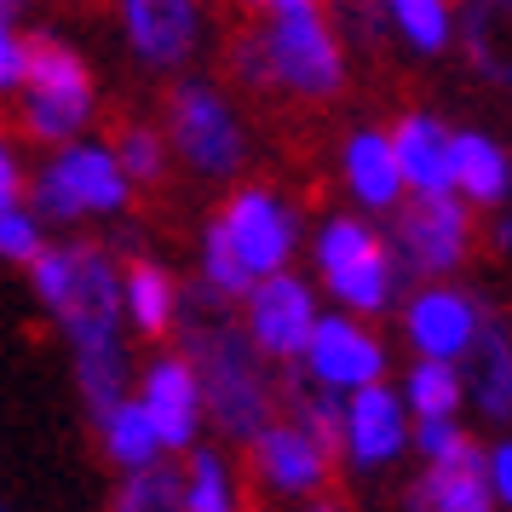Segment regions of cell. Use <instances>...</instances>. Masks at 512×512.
Here are the masks:
<instances>
[{
  "instance_id": "1",
  "label": "cell",
  "mask_w": 512,
  "mask_h": 512,
  "mask_svg": "<svg viewBox=\"0 0 512 512\" xmlns=\"http://www.w3.org/2000/svg\"><path fill=\"white\" fill-rule=\"evenodd\" d=\"M208 311L185 323V357L196 380H202V403H208L213 426L236 443H254L265 426H271V386L259 374V357L248 346V334L236 323H225L213 305L225 300L213 282H196Z\"/></svg>"
},
{
  "instance_id": "2",
  "label": "cell",
  "mask_w": 512,
  "mask_h": 512,
  "mask_svg": "<svg viewBox=\"0 0 512 512\" xmlns=\"http://www.w3.org/2000/svg\"><path fill=\"white\" fill-rule=\"evenodd\" d=\"M277 87L294 98H334L346 81L340 35L328 29L323 0H254Z\"/></svg>"
},
{
  "instance_id": "3",
  "label": "cell",
  "mask_w": 512,
  "mask_h": 512,
  "mask_svg": "<svg viewBox=\"0 0 512 512\" xmlns=\"http://www.w3.org/2000/svg\"><path fill=\"white\" fill-rule=\"evenodd\" d=\"M317 265H323V282L351 311H386L397 300V282L409 277V265L397 259V248H386L351 213H340V219L323 225V236H317Z\"/></svg>"
},
{
  "instance_id": "4",
  "label": "cell",
  "mask_w": 512,
  "mask_h": 512,
  "mask_svg": "<svg viewBox=\"0 0 512 512\" xmlns=\"http://www.w3.org/2000/svg\"><path fill=\"white\" fill-rule=\"evenodd\" d=\"M93 116V70L58 35H29V81H24V133L29 139H70Z\"/></svg>"
},
{
  "instance_id": "5",
  "label": "cell",
  "mask_w": 512,
  "mask_h": 512,
  "mask_svg": "<svg viewBox=\"0 0 512 512\" xmlns=\"http://www.w3.org/2000/svg\"><path fill=\"white\" fill-rule=\"evenodd\" d=\"M127 167L116 150H98V144H70L58 162L35 179V202L41 225H70L81 213H116L127 202Z\"/></svg>"
},
{
  "instance_id": "6",
  "label": "cell",
  "mask_w": 512,
  "mask_h": 512,
  "mask_svg": "<svg viewBox=\"0 0 512 512\" xmlns=\"http://www.w3.org/2000/svg\"><path fill=\"white\" fill-rule=\"evenodd\" d=\"M167 133L179 144V156L208 179H231L242 167V127L225 110V98L202 81H179L167 93Z\"/></svg>"
},
{
  "instance_id": "7",
  "label": "cell",
  "mask_w": 512,
  "mask_h": 512,
  "mask_svg": "<svg viewBox=\"0 0 512 512\" xmlns=\"http://www.w3.org/2000/svg\"><path fill=\"white\" fill-rule=\"evenodd\" d=\"M466 242H472V225H466V208H461L455 190H415V202L397 208L392 248L409 271H420V277L455 271L466 259Z\"/></svg>"
},
{
  "instance_id": "8",
  "label": "cell",
  "mask_w": 512,
  "mask_h": 512,
  "mask_svg": "<svg viewBox=\"0 0 512 512\" xmlns=\"http://www.w3.org/2000/svg\"><path fill=\"white\" fill-rule=\"evenodd\" d=\"M317 323H323V317H317L311 288H305L300 277L271 271V277L254 282V294H248V334H254V346L265 351V357H282V363L305 357Z\"/></svg>"
},
{
  "instance_id": "9",
  "label": "cell",
  "mask_w": 512,
  "mask_h": 512,
  "mask_svg": "<svg viewBox=\"0 0 512 512\" xmlns=\"http://www.w3.org/2000/svg\"><path fill=\"white\" fill-rule=\"evenodd\" d=\"M219 219H225L236 254H242V265L254 277H271V271L288 265V254H294V213L282 208L271 190H236L219 208Z\"/></svg>"
},
{
  "instance_id": "10",
  "label": "cell",
  "mask_w": 512,
  "mask_h": 512,
  "mask_svg": "<svg viewBox=\"0 0 512 512\" xmlns=\"http://www.w3.org/2000/svg\"><path fill=\"white\" fill-rule=\"evenodd\" d=\"M121 300H127V282L116 277L110 254L93 248V242H75V288H70V300H64V311H58V323H64V334H70V346L116 334Z\"/></svg>"
},
{
  "instance_id": "11",
  "label": "cell",
  "mask_w": 512,
  "mask_h": 512,
  "mask_svg": "<svg viewBox=\"0 0 512 512\" xmlns=\"http://www.w3.org/2000/svg\"><path fill=\"white\" fill-rule=\"evenodd\" d=\"M121 24H127L133 52L144 64H156V70L185 64L196 35H202L196 0H121Z\"/></svg>"
},
{
  "instance_id": "12",
  "label": "cell",
  "mask_w": 512,
  "mask_h": 512,
  "mask_svg": "<svg viewBox=\"0 0 512 512\" xmlns=\"http://www.w3.org/2000/svg\"><path fill=\"white\" fill-rule=\"evenodd\" d=\"M328 466H334V455L305 432L300 420L265 426V432L254 438V472L271 489H282V495H311V489H323Z\"/></svg>"
},
{
  "instance_id": "13",
  "label": "cell",
  "mask_w": 512,
  "mask_h": 512,
  "mask_svg": "<svg viewBox=\"0 0 512 512\" xmlns=\"http://www.w3.org/2000/svg\"><path fill=\"white\" fill-rule=\"evenodd\" d=\"M305 363H311V380H323L334 392H363L386 369L380 346L357 323H346V317H323L317 323L311 346H305Z\"/></svg>"
},
{
  "instance_id": "14",
  "label": "cell",
  "mask_w": 512,
  "mask_h": 512,
  "mask_svg": "<svg viewBox=\"0 0 512 512\" xmlns=\"http://www.w3.org/2000/svg\"><path fill=\"white\" fill-rule=\"evenodd\" d=\"M144 409L156 420V432H162L167 449H190L196 438V415L208 409L202 403V380L190 369V357H156L150 369H144Z\"/></svg>"
},
{
  "instance_id": "15",
  "label": "cell",
  "mask_w": 512,
  "mask_h": 512,
  "mask_svg": "<svg viewBox=\"0 0 512 512\" xmlns=\"http://www.w3.org/2000/svg\"><path fill=\"white\" fill-rule=\"evenodd\" d=\"M489 495H495V484L484 472V455H478V443H466L455 461H432L409 484L403 512H495Z\"/></svg>"
},
{
  "instance_id": "16",
  "label": "cell",
  "mask_w": 512,
  "mask_h": 512,
  "mask_svg": "<svg viewBox=\"0 0 512 512\" xmlns=\"http://www.w3.org/2000/svg\"><path fill=\"white\" fill-rule=\"evenodd\" d=\"M403 323H409V340L420 346V357H461L484 323V311H472V300L455 288H420Z\"/></svg>"
},
{
  "instance_id": "17",
  "label": "cell",
  "mask_w": 512,
  "mask_h": 512,
  "mask_svg": "<svg viewBox=\"0 0 512 512\" xmlns=\"http://www.w3.org/2000/svg\"><path fill=\"white\" fill-rule=\"evenodd\" d=\"M346 432H351V461L357 466H386L397 461V449L409 443V420H403V397L392 386H363V392L351 397L346 409Z\"/></svg>"
},
{
  "instance_id": "18",
  "label": "cell",
  "mask_w": 512,
  "mask_h": 512,
  "mask_svg": "<svg viewBox=\"0 0 512 512\" xmlns=\"http://www.w3.org/2000/svg\"><path fill=\"white\" fill-rule=\"evenodd\" d=\"M403 185L409 190H455V133L432 116H403L392 127Z\"/></svg>"
},
{
  "instance_id": "19",
  "label": "cell",
  "mask_w": 512,
  "mask_h": 512,
  "mask_svg": "<svg viewBox=\"0 0 512 512\" xmlns=\"http://www.w3.org/2000/svg\"><path fill=\"white\" fill-rule=\"evenodd\" d=\"M466 386L489 420H512V334L501 317H484L472 346H466Z\"/></svg>"
},
{
  "instance_id": "20",
  "label": "cell",
  "mask_w": 512,
  "mask_h": 512,
  "mask_svg": "<svg viewBox=\"0 0 512 512\" xmlns=\"http://www.w3.org/2000/svg\"><path fill=\"white\" fill-rule=\"evenodd\" d=\"M461 29L472 70H484L495 87H512V0H466Z\"/></svg>"
},
{
  "instance_id": "21",
  "label": "cell",
  "mask_w": 512,
  "mask_h": 512,
  "mask_svg": "<svg viewBox=\"0 0 512 512\" xmlns=\"http://www.w3.org/2000/svg\"><path fill=\"white\" fill-rule=\"evenodd\" d=\"M346 179L357 190V202L369 208H397L403 196V162H397V144L386 133H357L346 144Z\"/></svg>"
},
{
  "instance_id": "22",
  "label": "cell",
  "mask_w": 512,
  "mask_h": 512,
  "mask_svg": "<svg viewBox=\"0 0 512 512\" xmlns=\"http://www.w3.org/2000/svg\"><path fill=\"white\" fill-rule=\"evenodd\" d=\"M455 190L478 208L501 202L512 190V162L489 133H455Z\"/></svg>"
},
{
  "instance_id": "23",
  "label": "cell",
  "mask_w": 512,
  "mask_h": 512,
  "mask_svg": "<svg viewBox=\"0 0 512 512\" xmlns=\"http://www.w3.org/2000/svg\"><path fill=\"white\" fill-rule=\"evenodd\" d=\"M75 386H81V397H87V409H93L98 420L110 415L116 403H127V363H121L116 334L75 346Z\"/></svg>"
},
{
  "instance_id": "24",
  "label": "cell",
  "mask_w": 512,
  "mask_h": 512,
  "mask_svg": "<svg viewBox=\"0 0 512 512\" xmlns=\"http://www.w3.org/2000/svg\"><path fill=\"white\" fill-rule=\"evenodd\" d=\"M110 512H190V472H179L167 461L133 466L127 484L116 489Z\"/></svg>"
},
{
  "instance_id": "25",
  "label": "cell",
  "mask_w": 512,
  "mask_h": 512,
  "mask_svg": "<svg viewBox=\"0 0 512 512\" xmlns=\"http://www.w3.org/2000/svg\"><path fill=\"white\" fill-rule=\"evenodd\" d=\"M127 317H133L150 340L167 334L173 317H179V288H173V277H167L156 259H133V265H127Z\"/></svg>"
},
{
  "instance_id": "26",
  "label": "cell",
  "mask_w": 512,
  "mask_h": 512,
  "mask_svg": "<svg viewBox=\"0 0 512 512\" xmlns=\"http://www.w3.org/2000/svg\"><path fill=\"white\" fill-rule=\"evenodd\" d=\"M98 432H104V455L121 466H150L156 461V449H167L162 432H156V420H150V409L139 403H116L110 415L98 420Z\"/></svg>"
},
{
  "instance_id": "27",
  "label": "cell",
  "mask_w": 512,
  "mask_h": 512,
  "mask_svg": "<svg viewBox=\"0 0 512 512\" xmlns=\"http://www.w3.org/2000/svg\"><path fill=\"white\" fill-rule=\"evenodd\" d=\"M288 403H294V420H300L305 432L323 443L334 461H340V443H351V432H346L340 403H334V386H323V380H311V386H305L300 374H288Z\"/></svg>"
},
{
  "instance_id": "28",
  "label": "cell",
  "mask_w": 512,
  "mask_h": 512,
  "mask_svg": "<svg viewBox=\"0 0 512 512\" xmlns=\"http://www.w3.org/2000/svg\"><path fill=\"white\" fill-rule=\"evenodd\" d=\"M461 374H455V363L449 357H426V363H415V374H409V409H415L420 420H438V415H455L461 409Z\"/></svg>"
},
{
  "instance_id": "29",
  "label": "cell",
  "mask_w": 512,
  "mask_h": 512,
  "mask_svg": "<svg viewBox=\"0 0 512 512\" xmlns=\"http://www.w3.org/2000/svg\"><path fill=\"white\" fill-rule=\"evenodd\" d=\"M202 282H213L225 300H248V294H254V271L242 265L231 231H225V219H213L208 236H202Z\"/></svg>"
},
{
  "instance_id": "30",
  "label": "cell",
  "mask_w": 512,
  "mask_h": 512,
  "mask_svg": "<svg viewBox=\"0 0 512 512\" xmlns=\"http://www.w3.org/2000/svg\"><path fill=\"white\" fill-rule=\"evenodd\" d=\"M392 24L415 41L420 52H443L449 47V0H392Z\"/></svg>"
},
{
  "instance_id": "31",
  "label": "cell",
  "mask_w": 512,
  "mask_h": 512,
  "mask_svg": "<svg viewBox=\"0 0 512 512\" xmlns=\"http://www.w3.org/2000/svg\"><path fill=\"white\" fill-rule=\"evenodd\" d=\"M116 156L127 167V179L133 185H156L162 179V133L156 127H144V121H121L116 127Z\"/></svg>"
},
{
  "instance_id": "32",
  "label": "cell",
  "mask_w": 512,
  "mask_h": 512,
  "mask_svg": "<svg viewBox=\"0 0 512 512\" xmlns=\"http://www.w3.org/2000/svg\"><path fill=\"white\" fill-rule=\"evenodd\" d=\"M190 512H236L231 472H225V461L213 449L190 455Z\"/></svg>"
},
{
  "instance_id": "33",
  "label": "cell",
  "mask_w": 512,
  "mask_h": 512,
  "mask_svg": "<svg viewBox=\"0 0 512 512\" xmlns=\"http://www.w3.org/2000/svg\"><path fill=\"white\" fill-rule=\"evenodd\" d=\"M29 282H35L41 305H52V317H58L64 300H70V288H75V242H64V248H41L35 265H29Z\"/></svg>"
},
{
  "instance_id": "34",
  "label": "cell",
  "mask_w": 512,
  "mask_h": 512,
  "mask_svg": "<svg viewBox=\"0 0 512 512\" xmlns=\"http://www.w3.org/2000/svg\"><path fill=\"white\" fill-rule=\"evenodd\" d=\"M0 254L12 265H35L41 254V213L24 202H0Z\"/></svg>"
},
{
  "instance_id": "35",
  "label": "cell",
  "mask_w": 512,
  "mask_h": 512,
  "mask_svg": "<svg viewBox=\"0 0 512 512\" xmlns=\"http://www.w3.org/2000/svg\"><path fill=\"white\" fill-rule=\"evenodd\" d=\"M328 6H334V18H340V41H357V47H380L392 0H328Z\"/></svg>"
},
{
  "instance_id": "36",
  "label": "cell",
  "mask_w": 512,
  "mask_h": 512,
  "mask_svg": "<svg viewBox=\"0 0 512 512\" xmlns=\"http://www.w3.org/2000/svg\"><path fill=\"white\" fill-rule=\"evenodd\" d=\"M415 443H420V455H426V461H455L472 438L455 426V415H438V420H420V426H415Z\"/></svg>"
},
{
  "instance_id": "37",
  "label": "cell",
  "mask_w": 512,
  "mask_h": 512,
  "mask_svg": "<svg viewBox=\"0 0 512 512\" xmlns=\"http://www.w3.org/2000/svg\"><path fill=\"white\" fill-rule=\"evenodd\" d=\"M18 81H29V35L0 29V87L18 93Z\"/></svg>"
},
{
  "instance_id": "38",
  "label": "cell",
  "mask_w": 512,
  "mask_h": 512,
  "mask_svg": "<svg viewBox=\"0 0 512 512\" xmlns=\"http://www.w3.org/2000/svg\"><path fill=\"white\" fill-rule=\"evenodd\" d=\"M489 484H495V495L512 507V443H501V449L489 455Z\"/></svg>"
},
{
  "instance_id": "39",
  "label": "cell",
  "mask_w": 512,
  "mask_h": 512,
  "mask_svg": "<svg viewBox=\"0 0 512 512\" xmlns=\"http://www.w3.org/2000/svg\"><path fill=\"white\" fill-rule=\"evenodd\" d=\"M29 0H0V29H18V12H24Z\"/></svg>"
},
{
  "instance_id": "40",
  "label": "cell",
  "mask_w": 512,
  "mask_h": 512,
  "mask_svg": "<svg viewBox=\"0 0 512 512\" xmlns=\"http://www.w3.org/2000/svg\"><path fill=\"white\" fill-rule=\"evenodd\" d=\"M495 248H501V254H512V213L501 219V231H495Z\"/></svg>"
},
{
  "instance_id": "41",
  "label": "cell",
  "mask_w": 512,
  "mask_h": 512,
  "mask_svg": "<svg viewBox=\"0 0 512 512\" xmlns=\"http://www.w3.org/2000/svg\"><path fill=\"white\" fill-rule=\"evenodd\" d=\"M305 512H340V507H334V501H311Z\"/></svg>"
}]
</instances>
